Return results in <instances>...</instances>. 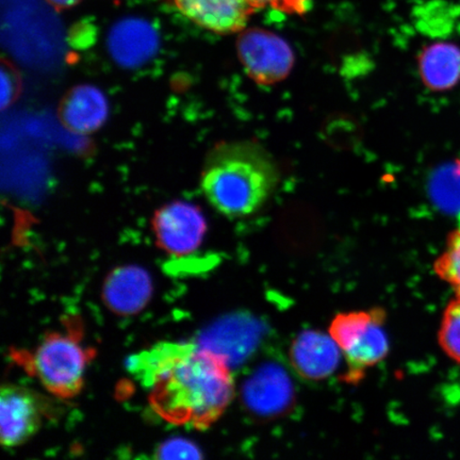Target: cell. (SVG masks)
Segmentation results:
<instances>
[{
  "label": "cell",
  "mask_w": 460,
  "mask_h": 460,
  "mask_svg": "<svg viewBox=\"0 0 460 460\" xmlns=\"http://www.w3.org/2000/svg\"><path fill=\"white\" fill-rule=\"evenodd\" d=\"M128 369L151 391L153 410L172 424L209 429L234 400V381L226 358L195 343H158L132 356Z\"/></svg>",
  "instance_id": "cell-1"
},
{
  "label": "cell",
  "mask_w": 460,
  "mask_h": 460,
  "mask_svg": "<svg viewBox=\"0 0 460 460\" xmlns=\"http://www.w3.org/2000/svg\"><path fill=\"white\" fill-rule=\"evenodd\" d=\"M279 181L278 165L255 142H224L206 158L200 187L220 214L243 217L254 214L271 198Z\"/></svg>",
  "instance_id": "cell-2"
},
{
  "label": "cell",
  "mask_w": 460,
  "mask_h": 460,
  "mask_svg": "<svg viewBox=\"0 0 460 460\" xmlns=\"http://www.w3.org/2000/svg\"><path fill=\"white\" fill-rule=\"evenodd\" d=\"M387 314L383 308L341 313L332 319L329 333L347 362V381L358 383L387 358L390 342Z\"/></svg>",
  "instance_id": "cell-3"
},
{
  "label": "cell",
  "mask_w": 460,
  "mask_h": 460,
  "mask_svg": "<svg viewBox=\"0 0 460 460\" xmlns=\"http://www.w3.org/2000/svg\"><path fill=\"white\" fill-rule=\"evenodd\" d=\"M89 355L76 339L59 332L45 337L31 356V371L50 394L61 399L76 396L84 387Z\"/></svg>",
  "instance_id": "cell-4"
},
{
  "label": "cell",
  "mask_w": 460,
  "mask_h": 460,
  "mask_svg": "<svg viewBox=\"0 0 460 460\" xmlns=\"http://www.w3.org/2000/svg\"><path fill=\"white\" fill-rule=\"evenodd\" d=\"M238 54L247 75L262 84L286 78L295 62L290 46L276 34L261 29H249L241 34Z\"/></svg>",
  "instance_id": "cell-5"
},
{
  "label": "cell",
  "mask_w": 460,
  "mask_h": 460,
  "mask_svg": "<svg viewBox=\"0 0 460 460\" xmlns=\"http://www.w3.org/2000/svg\"><path fill=\"white\" fill-rule=\"evenodd\" d=\"M0 439L4 447L26 444L42 427L43 402L33 391L4 385L0 391Z\"/></svg>",
  "instance_id": "cell-6"
},
{
  "label": "cell",
  "mask_w": 460,
  "mask_h": 460,
  "mask_svg": "<svg viewBox=\"0 0 460 460\" xmlns=\"http://www.w3.org/2000/svg\"><path fill=\"white\" fill-rule=\"evenodd\" d=\"M153 226L159 245L178 256L197 250L206 233L205 217L199 207L182 200L161 207Z\"/></svg>",
  "instance_id": "cell-7"
},
{
  "label": "cell",
  "mask_w": 460,
  "mask_h": 460,
  "mask_svg": "<svg viewBox=\"0 0 460 460\" xmlns=\"http://www.w3.org/2000/svg\"><path fill=\"white\" fill-rule=\"evenodd\" d=\"M108 48L119 66L136 68L156 55L159 36L156 29L142 19H125L115 24L108 37Z\"/></svg>",
  "instance_id": "cell-8"
},
{
  "label": "cell",
  "mask_w": 460,
  "mask_h": 460,
  "mask_svg": "<svg viewBox=\"0 0 460 460\" xmlns=\"http://www.w3.org/2000/svg\"><path fill=\"white\" fill-rule=\"evenodd\" d=\"M152 289L151 279L144 270L124 267L109 276L103 286V298L114 313L130 315L146 306Z\"/></svg>",
  "instance_id": "cell-9"
},
{
  "label": "cell",
  "mask_w": 460,
  "mask_h": 460,
  "mask_svg": "<svg viewBox=\"0 0 460 460\" xmlns=\"http://www.w3.org/2000/svg\"><path fill=\"white\" fill-rule=\"evenodd\" d=\"M109 106L106 96L92 85L74 88L62 102L60 118L68 129L91 134L106 122Z\"/></svg>",
  "instance_id": "cell-10"
},
{
  "label": "cell",
  "mask_w": 460,
  "mask_h": 460,
  "mask_svg": "<svg viewBox=\"0 0 460 460\" xmlns=\"http://www.w3.org/2000/svg\"><path fill=\"white\" fill-rule=\"evenodd\" d=\"M339 353L341 349L333 342L330 333L327 337L313 333L297 338L291 349V359L302 376L322 379L335 370Z\"/></svg>",
  "instance_id": "cell-11"
},
{
  "label": "cell",
  "mask_w": 460,
  "mask_h": 460,
  "mask_svg": "<svg viewBox=\"0 0 460 460\" xmlns=\"http://www.w3.org/2000/svg\"><path fill=\"white\" fill-rule=\"evenodd\" d=\"M419 72L431 90L454 88L460 82V49L446 42L429 45L419 57Z\"/></svg>",
  "instance_id": "cell-12"
},
{
  "label": "cell",
  "mask_w": 460,
  "mask_h": 460,
  "mask_svg": "<svg viewBox=\"0 0 460 460\" xmlns=\"http://www.w3.org/2000/svg\"><path fill=\"white\" fill-rule=\"evenodd\" d=\"M437 204L451 211L460 210V161L450 168L437 172L431 183Z\"/></svg>",
  "instance_id": "cell-13"
},
{
  "label": "cell",
  "mask_w": 460,
  "mask_h": 460,
  "mask_svg": "<svg viewBox=\"0 0 460 460\" xmlns=\"http://www.w3.org/2000/svg\"><path fill=\"white\" fill-rule=\"evenodd\" d=\"M435 272L460 296V226L447 238L444 252L435 261Z\"/></svg>",
  "instance_id": "cell-14"
},
{
  "label": "cell",
  "mask_w": 460,
  "mask_h": 460,
  "mask_svg": "<svg viewBox=\"0 0 460 460\" xmlns=\"http://www.w3.org/2000/svg\"><path fill=\"white\" fill-rule=\"evenodd\" d=\"M442 350L460 364V296L447 305L438 333Z\"/></svg>",
  "instance_id": "cell-15"
},
{
  "label": "cell",
  "mask_w": 460,
  "mask_h": 460,
  "mask_svg": "<svg viewBox=\"0 0 460 460\" xmlns=\"http://www.w3.org/2000/svg\"><path fill=\"white\" fill-rule=\"evenodd\" d=\"M156 457L160 459H198L201 458V454L192 442L175 438L159 446Z\"/></svg>",
  "instance_id": "cell-16"
},
{
  "label": "cell",
  "mask_w": 460,
  "mask_h": 460,
  "mask_svg": "<svg viewBox=\"0 0 460 460\" xmlns=\"http://www.w3.org/2000/svg\"><path fill=\"white\" fill-rule=\"evenodd\" d=\"M255 10L272 8L289 14H304L310 8V0H249Z\"/></svg>",
  "instance_id": "cell-17"
},
{
  "label": "cell",
  "mask_w": 460,
  "mask_h": 460,
  "mask_svg": "<svg viewBox=\"0 0 460 460\" xmlns=\"http://www.w3.org/2000/svg\"><path fill=\"white\" fill-rule=\"evenodd\" d=\"M3 107L4 108L7 103L11 102L14 97V80L13 78V75L7 74L4 68H3Z\"/></svg>",
  "instance_id": "cell-18"
},
{
  "label": "cell",
  "mask_w": 460,
  "mask_h": 460,
  "mask_svg": "<svg viewBox=\"0 0 460 460\" xmlns=\"http://www.w3.org/2000/svg\"><path fill=\"white\" fill-rule=\"evenodd\" d=\"M48 2L58 10L70 9L76 5L80 0H48Z\"/></svg>",
  "instance_id": "cell-19"
}]
</instances>
